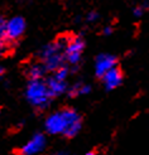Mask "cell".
Listing matches in <instances>:
<instances>
[{"instance_id":"2e32d148","label":"cell","mask_w":149,"mask_h":155,"mask_svg":"<svg viewBox=\"0 0 149 155\" xmlns=\"http://www.w3.org/2000/svg\"><path fill=\"white\" fill-rule=\"evenodd\" d=\"M113 32V29L111 28H105V30H104V34H110Z\"/></svg>"},{"instance_id":"4fadbf2b","label":"cell","mask_w":149,"mask_h":155,"mask_svg":"<svg viewBox=\"0 0 149 155\" xmlns=\"http://www.w3.org/2000/svg\"><path fill=\"white\" fill-rule=\"evenodd\" d=\"M133 13H134L135 17H142L143 13H144V8H143V6H137Z\"/></svg>"},{"instance_id":"5bb4252c","label":"cell","mask_w":149,"mask_h":155,"mask_svg":"<svg viewBox=\"0 0 149 155\" xmlns=\"http://www.w3.org/2000/svg\"><path fill=\"white\" fill-rule=\"evenodd\" d=\"M90 87L89 86H80V95H86L90 92Z\"/></svg>"},{"instance_id":"7a4b0ae2","label":"cell","mask_w":149,"mask_h":155,"mask_svg":"<svg viewBox=\"0 0 149 155\" xmlns=\"http://www.w3.org/2000/svg\"><path fill=\"white\" fill-rule=\"evenodd\" d=\"M52 96L53 95L48 88V84H44L39 80H30L27 87V97L32 105L43 108L48 105Z\"/></svg>"},{"instance_id":"ba28073f","label":"cell","mask_w":149,"mask_h":155,"mask_svg":"<svg viewBox=\"0 0 149 155\" xmlns=\"http://www.w3.org/2000/svg\"><path fill=\"white\" fill-rule=\"evenodd\" d=\"M46 145V137L41 134H37L32 140H29L24 146L22 148L20 154L22 155H34L44 149Z\"/></svg>"},{"instance_id":"9c48e42d","label":"cell","mask_w":149,"mask_h":155,"mask_svg":"<svg viewBox=\"0 0 149 155\" xmlns=\"http://www.w3.org/2000/svg\"><path fill=\"white\" fill-rule=\"evenodd\" d=\"M48 88L51 90L52 92V95L53 96H56V95H61V94H63V92L66 91V83L63 80H58L57 77H54V78H51L48 81Z\"/></svg>"},{"instance_id":"e0dca14e","label":"cell","mask_w":149,"mask_h":155,"mask_svg":"<svg viewBox=\"0 0 149 155\" xmlns=\"http://www.w3.org/2000/svg\"><path fill=\"white\" fill-rule=\"evenodd\" d=\"M3 48H4V45H3V41H2V42H0V53L3 52Z\"/></svg>"},{"instance_id":"7c38bea8","label":"cell","mask_w":149,"mask_h":155,"mask_svg":"<svg viewBox=\"0 0 149 155\" xmlns=\"http://www.w3.org/2000/svg\"><path fill=\"white\" fill-rule=\"evenodd\" d=\"M67 73H68V69L66 68V67H59L58 69H57V73H56V77L58 80H63L65 81V78H66V76H67Z\"/></svg>"},{"instance_id":"6da1fadb","label":"cell","mask_w":149,"mask_h":155,"mask_svg":"<svg viewBox=\"0 0 149 155\" xmlns=\"http://www.w3.org/2000/svg\"><path fill=\"white\" fill-rule=\"evenodd\" d=\"M81 117L71 108L51 115L46 120V130L49 134H65L67 137H73L81 130Z\"/></svg>"},{"instance_id":"5b68a950","label":"cell","mask_w":149,"mask_h":155,"mask_svg":"<svg viewBox=\"0 0 149 155\" xmlns=\"http://www.w3.org/2000/svg\"><path fill=\"white\" fill-rule=\"evenodd\" d=\"M116 57L111 56V54H100V56L96 58V63H95V72L97 77H101L109 71L113 67L116 66Z\"/></svg>"},{"instance_id":"8992f818","label":"cell","mask_w":149,"mask_h":155,"mask_svg":"<svg viewBox=\"0 0 149 155\" xmlns=\"http://www.w3.org/2000/svg\"><path fill=\"white\" fill-rule=\"evenodd\" d=\"M25 21L20 17H15L6 21V38L8 39H18V38L24 33Z\"/></svg>"},{"instance_id":"30bf717a","label":"cell","mask_w":149,"mask_h":155,"mask_svg":"<svg viewBox=\"0 0 149 155\" xmlns=\"http://www.w3.org/2000/svg\"><path fill=\"white\" fill-rule=\"evenodd\" d=\"M44 68L42 66H33L32 68L29 69V77L30 80H39L43 76Z\"/></svg>"},{"instance_id":"3957f363","label":"cell","mask_w":149,"mask_h":155,"mask_svg":"<svg viewBox=\"0 0 149 155\" xmlns=\"http://www.w3.org/2000/svg\"><path fill=\"white\" fill-rule=\"evenodd\" d=\"M63 43L57 42L49 44L43 49L42 57L44 59V68L49 69V71H54L58 69L62 64V54L59 53V49L62 48Z\"/></svg>"},{"instance_id":"8fae6325","label":"cell","mask_w":149,"mask_h":155,"mask_svg":"<svg viewBox=\"0 0 149 155\" xmlns=\"http://www.w3.org/2000/svg\"><path fill=\"white\" fill-rule=\"evenodd\" d=\"M4 38H6V21L4 19H0V42Z\"/></svg>"},{"instance_id":"ffe728a7","label":"cell","mask_w":149,"mask_h":155,"mask_svg":"<svg viewBox=\"0 0 149 155\" xmlns=\"http://www.w3.org/2000/svg\"><path fill=\"white\" fill-rule=\"evenodd\" d=\"M56 155H63V154H56Z\"/></svg>"},{"instance_id":"ac0fdd59","label":"cell","mask_w":149,"mask_h":155,"mask_svg":"<svg viewBox=\"0 0 149 155\" xmlns=\"http://www.w3.org/2000/svg\"><path fill=\"white\" fill-rule=\"evenodd\" d=\"M85 155H96L95 153H93V151H90V153H87V154H85Z\"/></svg>"},{"instance_id":"9a60e30c","label":"cell","mask_w":149,"mask_h":155,"mask_svg":"<svg viewBox=\"0 0 149 155\" xmlns=\"http://www.w3.org/2000/svg\"><path fill=\"white\" fill-rule=\"evenodd\" d=\"M97 17H99V15H97V13L92 12V13H90V14H89L87 19H89V20H96V19H97Z\"/></svg>"},{"instance_id":"277c9868","label":"cell","mask_w":149,"mask_h":155,"mask_svg":"<svg viewBox=\"0 0 149 155\" xmlns=\"http://www.w3.org/2000/svg\"><path fill=\"white\" fill-rule=\"evenodd\" d=\"M83 42L80 38H72L68 39L67 45H66V57L68 62H71L72 64H76L81 58V52L83 49Z\"/></svg>"},{"instance_id":"52a82bcc","label":"cell","mask_w":149,"mask_h":155,"mask_svg":"<svg viewBox=\"0 0 149 155\" xmlns=\"http://www.w3.org/2000/svg\"><path fill=\"white\" fill-rule=\"evenodd\" d=\"M123 78H124L123 71L116 66L113 67L111 69H109V71L103 76L106 90H114L117 86H120L121 82H123Z\"/></svg>"},{"instance_id":"d6986e66","label":"cell","mask_w":149,"mask_h":155,"mask_svg":"<svg viewBox=\"0 0 149 155\" xmlns=\"http://www.w3.org/2000/svg\"><path fill=\"white\" fill-rule=\"evenodd\" d=\"M4 73V68H2V67H0V76H2Z\"/></svg>"}]
</instances>
